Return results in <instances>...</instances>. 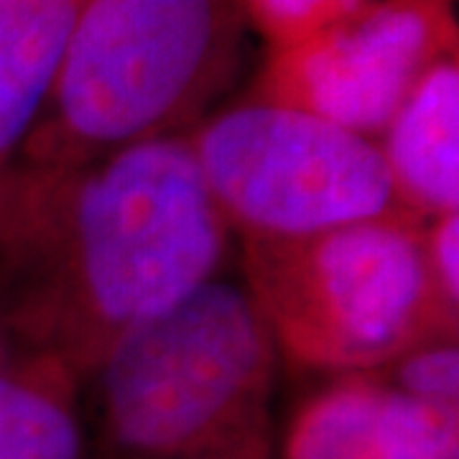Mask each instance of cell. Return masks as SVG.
<instances>
[{
	"mask_svg": "<svg viewBox=\"0 0 459 459\" xmlns=\"http://www.w3.org/2000/svg\"><path fill=\"white\" fill-rule=\"evenodd\" d=\"M228 222L189 133L62 171L11 169L0 214V355L98 376L131 332L217 279Z\"/></svg>",
	"mask_w": 459,
	"mask_h": 459,
	"instance_id": "obj_1",
	"label": "cell"
},
{
	"mask_svg": "<svg viewBox=\"0 0 459 459\" xmlns=\"http://www.w3.org/2000/svg\"><path fill=\"white\" fill-rule=\"evenodd\" d=\"M238 0H87L16 169L62 171L184 135L235 77Z\"/></svg>",
	"mask_w": 459,
	"mask_h": 459,
	"instance_id": "obj_2",
	"label": "cell"
},
{
	"mask_svg": "<svg viewBox=\"0 0 459 459\" xmlns=\"http://www.w3.org/2000/svg\"><path fill=\"white\" fill-rule=\"evenodd\" d=\"M276 358L246 286L202 283L115 344L98 370L110 457H271Z\"/></svg>",
	"mask_w": 459,
	"mask_h": 459,
	"instance_id": "obj_3",
	"label": "cell"
},
{
	"mask_svg": "<svg viewBox=\"0 0 459 459\" xmlns=\"http://www.w3.org/2000/svg\"><path fill=\"white\" fill-rule=\"evenodd\" d=\"M427 225L385 214L299 238H246V289L276 350L299 368L370 373L416 344L457 337Z\"/></svg>",
	"mask_w": 459,
	"mask_h": 459,
	"instance_id": "obj_4",
	"label": "cell"
},
{
	"mask_svg": "<svg viewBox=\"0 0 459 459\" xmlns=\"http://www.w3.org/2000/svg\"><path fill=\"white\" fill-rule=\"evenodd\" d=\"M189 138L217 212L243 240L403 214L377 141L316 115L247 98Z\"/></svg>",
	"mask_w": 459,
	"mask_h": 459,
	"instance_id": "obj_5",
	"label": "cell"
},
{
	"mask_svg": "<svg viewBox=\"0 0 459 459\" xmlns=\"http://www.w3.org/2000/svg\"><path fill=\"white\" fill-rule=\"evenodd\" d=\"M455 51V0H398L268 49L250 100L286 105L380 141L413 87Z\"/></svg>",
	"mask_w": 459,
	"mask_h": 459,
	"instance_id": "obj_6",
	"label": "cell"
},
{
	"mask_svg": "<svg viewBox=\"0 0 459 459\" xmlns=\"http://www.w3.org/2000/svg\"><path fill=\"white\" fill-rule=\"evenodd\" d=\"M281 459H459V409L370 373L334 376L291 416Z\"/></svg>",
	"mask_w": 459,
	"mask_h": 459,
	"instance_id": "obj_7",
	"label": "cell"
},
{
	"mask_svg": "<svg viewBox=\"0 0 459 459\" xmlns=\"http://www.w3.org/2000/svg\"><path fill=\"white\" fill-rule=\"evenodd\" d=\"M377 146L401 212L421 222L459 212V51L429 69Z\"/></svg>",
	"mask_w": 459,
	"mask_h": 459,
	"instance_id": "obj_8",
	"label": "cell"
},
{
	"mask_svg": "<svg viewBox=\"0 0 459 459\" xmlns=\"http://www.w3.org/2000/svg\"><path fill=\"white\" fill-rule=\"evenodd\" d=\"M87 0H0V189L49 100Z\"/></svg>",
	"mask_w": 459,
	"mask_h": 459,
	"instance_id": "obj_9",
	"label": "cell"
},
{
	"mask_svg": "<svg viewBox=\"0 0 459 459\" xmlns=\"http://www.w3.org/2000/svg\"><path fill=\"white\" fill-rule=\"evenodd\" d=\"M77 383L51 355H3L0 459H84Z\"/></svg>",
	"mask_w": 459,
	"mask_h": 459,
	"instance_id": "obj_10",
	"label": "cell"
},
{
	"mask_svg": "<svg viewBox=\"0 0 459 459\" xmlns=\"http://www.w3.org/2000/svg\"><path fill=\"white\" fill-rule=\"evenodd\" d=\"M246 26L261 36L268 49L301 41L334 23L388 8L398 0H238Z\"/></svg>",
	"mask_w": 459,
	"mask_h": 459,
	"instance_id": "obj_11",
	"label": "cell"
},
{
	"mask_svg": "<svg viewBox=\"0 0 459 459\" xmlns=\"http://www.w3.org/2000/svg\"><path fill=\"white\" fill-rule=\"evenodd\" d=\"M376 373L411 398L459 409L457 337H439L416 344L388 365L377 368Z\"/></svg>",
	"mask_w": 459,
	"mask_h": 459,
	"instance_id": "obj_12",
	"label": "cell"
},
{
	"mask_svg": "<svg viewBox=\"0 0 459 459\" xmlns=\"http://www.w3.org/2000/svg\"><path fill=\"white\" fill-rule=\"evenodd\" d=\"M427 253L442 301L459 314V212L439 214L429 222Z\"/></svg>",
	"mask_w": 459,
	"mask_h": 459,
	"instance_id": "obj_13",
	"label": "cell"
},
{
	"mask_svg": "<svg viewBox=\"0 0 459 459\" xmlns=\"http://www.w3.org/2000/svg\"><path fill=\"white\" fill-rule=\"evenodd\" d=\"M5 181H8V179H5ZM3 199H5V186L0 189V214H3Z\"/></svg>",
	"mask_w": 459,
	"mask_h": 459,
	"instance_id": "obj_14",
	"label": "cell"
},
{
	"mask_svg": "<svg viewBox=\"0 0 459 459\" xmlns=\"http://www.w3.org/2000/svg\"><path fill=\"white\" fill-rule=\"evenodd\" d=\"M258 459H271V457H258Z\"/></svg>",
	"mask_w": 459,
	"mask_h": 459,
	"instance_id": "obj_15",
	"label": "cell"
}]
</instances>
